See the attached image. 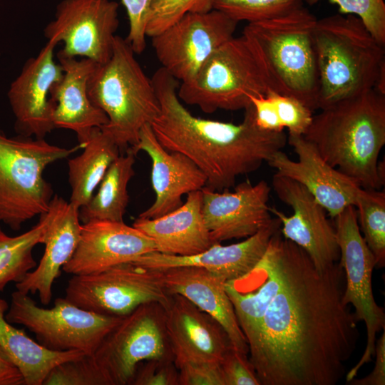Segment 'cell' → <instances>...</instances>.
Returning a JSON list of instances; mask_svg holds the SVG:
<instances>
[{"mask_svg": "<svg viewBox=\"0 0 385 385\" xmlns=\"http://www.w3.org/2000/svg\"><path fill=\"white\" fill-rule=\"evenodd\" d=\"M173 355L165 326V307L153 302L123 317L91 355L84 358L97 385L130 384L138 365Z\"/></svg>", "mask_w": 385, "mask_h": 385, "instance_id": "cell-9", "label": "cell"}, {"mask_svg": "<svg viewBox=\"0 0 385 385\" xmlns=\"http://www.w3.org/2000/svg\"><path fill=\"white\" fill-rule=\"evenodd\" d=\"M344 284L339 261L318 271L292 242L284 284L249 345L260 385H336L344 376L359 337Z\"/></svg>", "mask_w": 385, "mask_h": 385, "instance_id": "cell-1", "label": "cell"}, {"mask_svg": "<svg viewBox=\"0 0 385 385\" xmlns=\"http://www.w3.org/2000/svg\"><path fill=\"white\" fill-rule=\"evenodd\" d=\"M291 244L279 229L272 236L265 253L252 270L225 282L227 294L248 346L254 341L269 305L284 284Z\"/></svg>", "mask_w": 385, "mask_h": 385, "instance_id": "cell-16", "label": "cell"}, {"mask_svg": "<svg viewBox=\"0 0 385 385\" xmlns=\"http://www.w3.org/2000/svg\"><path fill=\"white\" fill-rule=\"evenodd\" d=\"M271 82L258 51L243 34L217 48L194 78L181 83L180 101L206 113L246 109L251 96H265Z\"/></svg>", "mask_w": 385, "mask_h": 385, "instance_id": "cell-7", "label": "cell"}, {"mask_svg": "<svg viewBox=\"0 0 385 385\" xmlns=\"http://www.w3.org/2000/svg\"><path fill=\"white\" fill-rule=\"evenodd\" d=\"M8 309L6 301L0 299V346L20 371L24 384L43 385L56 366L86 355L80 351H55L46 349L6 320L5 313Z\"/></svg>", "mask_w": 385, "mask_h": 385, "instance_id": "cell-28", "label": "cell"}, {"mask_svg": "<svg viewBox=\"0 0 385 385\" xmlns=\"http://www.w3.org/2000/svg\"><path fill=\"white\" fill-rule=\"evenodd\" d=\"M220 364L225 385H260L247 354L232 346Z\"/></svg>", "mask_w": 385, "mask_h": 385, "instance_id": "cell-38", "label": "cell"}, {"mask_svg": "<svg viewBox=\"0 0 385 385\" xmlns=\"http://www.w3.org/2000/svg\"><path fill=\"white\" fill-rule=\"evenodd\" d=\"M355 207L364 239L373 253L376 267L385 265V192L361 188Z\"/></svg>", "mask_w": 385, "mask_h": 385, "instance_id": "cell-32", "label": "cell"}, {"mask_svg": "<svg viewBox=\"0 0 385 385\" xmlns=\"http://www.w3.org/2000/svg\"><path fill=\"white\" fill-rule=\"evenodd\" d=\"M24 384L23 376L9 354L0 346V385Z\"/></svg>", "mask_w": 385, "mask_h": 385, "instance_id": "cell-43", "label": "cell"}, {"mask_svg": "<svg viewBox=\"0 0 385 385\" xmlns=\"http://www.w3.org/2000/svg\"><path fill=\"white\" fill-rule=\"evenodd\" d=\"M187 195L186 201L176 210L153 219L138 217L133 223L154 241L156 252L190 256L214 244L202 216L201 190Z\"/></svg>", "mask_w": 385, "mask_h": 385, "instance_id": "cell-27", "label": "cell"}, {"mask_svg": "<svg viewBox=\"0 0 385 385\" xmlns=\"http://www.w3.org/2000/svg\"><path fill=\"white\" fill-rule=\"evenodd\" d=\"M108 167L98 190L90 200L79 208L83 223L91 220L123 222L129 201L128 185L134 176L135 155L128 148Z\"/></svg>", "mask_w": 385, "mask_h": 385, "instance_id": "cell-30", "label": "cell"}, {"mask_svg": "<svg viewBox=\"0 0 385 385\" xmlns=\"http://www.w3.org/2000/svg\"><path fill=\"white\" fill-rule=\"evenodd\" d=\"M83 148L52 145L44 138H9L0 129V222L13 230L45 213L53 197L43 171Z\"/></svg>", "mask_w": 385, "mask_h": 385, "instance_id": "cell-8", "label": "cell"}, {"mask_svg": "<svg viewBox=\"0 0 385 385\" xmlns=\"http://www.w3.org/2000/svg\"><path fill=\"white\" fill-rule=\"evenodd\" d=\"M129 21V31L126 41L136 54H140L146 47V27L152 0H121Z\"/></svg>", "mask_w": 385, "mask_h": 385, "instance_id": "cell-39", "label": "cell"}, {"mask_svg": "<svg viewBox=\"0 0 385 385\" xmlns=\"http://www.w3.org/2000/svg\"><path fill=\"white\" fill-rule=\"evenodd\" d=\"M118 7L112 0H63L44 36L56 44L63 43L58 52L66 56L104 63L111 56L119 26Z\"/></svg>", "mask_w": 385, "mask_h": 385, "instance_id": "cell-14", "label": "cell"}, {"mask_svg": "<svg viewBox=\"0 0 385 385\" xmlns=\"http://www.w3.org/2000/svg\"><path fill=\"white\" fill-rule=\"evenodd\" d=\"M155 250L154 241L133 226L91 220L82 224L76 249L62 270L72 275L98 272Z\"/></svg>", "mask_w": 385, "mask_h": 385, "instance_id": "cell-20", "label": "cell"}, {"mask_svg": "<svg viewBox=\"0 0 385 385\" xmlns=\"http://www.w3.org/2000/svg\"><path fill=\"white\" fill-rule=\"evenodd\" d=\"M317 18L301 6L285 15L248 23L242 34L265 64L272 90L318 109L319 75L313 39Z\"/></svg>", "mask_w": 385, "mask_h": 385, "instance_id": "cell-5", "label": "cell"}, {"mask_svg": "<svg viewBox=\"0 0 385 385\" xmlns=\"http://www.w3.org/2000/svg\"><path fill=\"white\" fill-rule=\"evenodd\" d=\"M303 136L362 188L384 185L378 158L385 145V95L371 89L320 109Z\"/></svg>", "mask_w": 385, "mask_h": 385, "instance_id": "cell-3", "label": "cell"}, {"mask_svg": "<svg viewBox=\"0 0 385 385\" xmlns=\"http://www.w3.org/2000/svg\"><path fill=\"white\" fill-rule=\"evenodd\" d=\"M212 3L213 0H152L146 36L160 34L186 13L210 11Z\"/></svg>", "mask_w": 385, "mask_h": 385, "instance_id": "cell-34", "label": "cell"}, {"mask_svg": "<svg viewBox=\"0 0 385 385\" xmlns=\"http://www.w3.org/2000/svg\"><path fill=\"white\" fill-rule=\"evenodd\" d=\"M270 190L265 180L242 183L232 192L203 187L202 216L212 242L247 238L268 225Z\"/></svg>", "mask_w": 385, "mask_h": 385, "instance_id": "cell-18", "label": "cell"}, {"mask_svg": "<svg viewBox=\"0 0 385 385\" xmlns=\"http://www.w3.org/2000/svg\"><path fill=\"white\" fill-rule=\"evenodd\" d=\"M87 92L92 103L108 118L101 128L113 138L120 151L137 143L142 127L150 124L160 111L151 79L126 39L118 35L110 58L97 64L89 77Z\"/></svg>", "mask_w": 385, "mask_h": 385, "instance_id": "cell-6", "label": "cell"}, {"mask_svg": "<svg viewBox=\"0 0 385 385\" xmlns=\"http://www.w3.org/2000/svg\"><path fill=\"white\" fill-rule=\"evenodd\" d=\"M272 184L278 198L294 211L291 216H287L270 207L271 214L281 222L282 236L302 248L318 271L339 262L340 252L335 228L328 220L326 210L295 180L275 173Z\"/></svg>", "mask_w": 385, "mask_h": 385, "instance_id": "cell-15", "label": "cell"}, {"mask_svg": "<svg viewBox=\"0 0 385 385\" xmlns=\"http://www.w3.org/2000/svg\"><path fill=\"white\" fill-rule=\"evenodd\" d=\"M170 294L162 271L123 262L103 271L73 275L65 298L74 305L96 314L124 317L140 305L156 302L164 306Z\"/></svg>", "mask_w": 385, "mask_h": 385, "instance_id": "cell-11", "label": "cell"}, {"mask_svg": "<svg viewBox=\"0 0 385 385\" xmlns=\"http://www.w3.org/2000/svg\"><path fill=\"white\" fill-rule=\"evenodd\" d=\"M46 225L47 219L43 213L36 225L16 236L8 235L0 226V292L9 282L21 281L36 267L33 250L37 245L43 244Z\"/></svg>", "mask_w": 385, "mask_h": 385, "instance_id": "cell-31", "label": "cell"}, {"mask_svg": "<svg viewBox=\"0 0 385 385\" xmlns=\"http://www.w3.org/2000/svg\"><path fill=\"white\" fill-rule=\"evenodd\" d=\"M321 0H306L313 5ZM337 5L343 14H352L359 18L369 31L381 44L385 45L384 0H328Z\"/></svg>", "mask_w": 385, "mask_h": 385, "instance_id": "cell-35", "label": "cell"}, {"mask_svg": "<svg viewBox=\"0 0 385 385\" xmlns=\"http://www.w3.org/2000/svg\"><path fill=\"white\" fill-rule=\"evenodd\" d=\"M301 6L303 0H213L212 9L236 22L255 23L285 15Z\"/></svg>", "mask_w": 385, "mask_h": 385, "instance_id": "cell-33", "label": "cell"}, {"mask_svg": "<svg viewBox=\"0 0 385 385\" xmlns=\"http://www.w3.org/2000/svg\"><path fill=\"white\" fill-rule=\"evenodd\" d=\"M130 384L179 385L178 369L173 358H155L140 362Z\"/></svg>", "mask_w": 385, "mask_h": 385, "instance_id": "cell-37", "label": "cell"}, {"mask_svg": "<svg viewBox=\"0 0 385 385\" xmlns=\"http://www.w3.org/2000/svg\"><path fill=\"white\" fill-rule=\"evenodd\" d=\"M57 58L63 68V76L50 89L53 103L52 121L56 128L73 130L83 142L94 128L106 125V113L94 106L87 92L89 77L96 65L93 61L68 57L58 52Z\"/></svg>", "mask_w": 385, "mask_h": 385, "instance_id": "cell-25", "label": "cell"}, {"mask_svg": "<svg viewBox=\"0 0 385 385\" xmlns=\"http://www.w3.org/2000/svg\"><path fill=\"white\" fill-rule=\"evenodd\" d=\"M334 219L339 262L345 279L342 300L344 304L354 307L357 321L363 322L366 329L364 351L346 374L348 382L374 356L376 335L385 327V314L374 297L371 281L375 258L360 232L355 206H347Z\"/></svg>", "mask_w": 385, "mask_h": 385, "instance_id": "cell-12", "label": "cell"}, {"mask_svg": "<svg viewBox=\"0 0 385 385\" xmlns=\"http://www.w3.org/2000/svg\"><path fill=\"white\" fill-rule=\"evenodd\" d=\"M287 141L298 160H291L282 150L276 152L267 162L276 174L304 186L332 218L347 206L356 205L361 187L325 161L303 135L289 134Z\"/></svg>", "mask_w": 385, "mask_h": 385, "instance_id": "cell-17", "label": "cell"}, {"mask_svg": "<svg viewBox=\"0 0 385 385\" xmlns=\"http://www.w3.org/2000/svg\"><path fill=\"white\" fill-rule=\"evenodd\" d=\"M255 109V120L262 129L270 131H283L280 120L272 101L267 96H251Z\"/></svg>", "mask_w": 385, "mask_h": 385, "instance_id": "cell-41", "label": "cell"}, {"mask_svg": "<svg viewBox=\"0 0 385 385\" xmlns=\"http://www.w3.org/2000/svg\"><path fill=\"white\" fill-rule=\"evenodd\" d=\"M376 360L372 371L367 376L353 378L346 384L349 385H384L385 384V330L376 342Z\"/></svg>", "mask_w": 385, "mask_h": 385, "instance_id": "cell-42", "label": "cell"}, {"mask_svg": "<svg viewBox=\"0 0 385 385\" xmlns=\"http://www.w3.org/2000/svg\"><path fill=\"white\" fill-rule=\"evenodd\" d=\"M5 317L11 324L26 327L49 350L86 355H91L123 319L85 310L65 297L56 298L51 308L40 307L29 294L17 289L11 294Z\"/></svg>", "mask_w": 385, "mask_h": 385, "instance_id": "cell-10", "label": "cell"}, {"mask_svg": "<svg viewBox=\"0 0 385 385\" xmlns=\"http://www.w3.org/2000/svg\"><path fill=\"white\" fill-rule=\"evenodd\" d=\"M277 217L245 240L230 245L213 244L190 256H176L156 251L138 257L132 262L150 269L193 266L204 268L225 282L237 279L252 270L262 259L272 236L280 229Z\"/></svg>", "mask_w": 385, "mask_h": 385, "instance_id": "cell-24", "label": "cell"}, {"mask_svg": "<svg viewBox=\"0 0 385 385\" xmlns=\"http://www.w3.org/2000/svg\"><path fill=\"white\" fill-rule=\"evenodd\" d=\"M56 45L48 41L36 56L27 60L9 90L15 130L21 136L44 138L55 129L53 106L48 96L51 86L63 73L61 64L54 60Z\"/></svg>", "mask_w": 385, "mask_h": 385, "instance_id": "cell-19", "label": "cell"}, {"mask_svg": "<svg viewBox=\"0 0 385 385\" xmlns=\"http://www.w3.org/2000/svg\"><path fill=\"white\" fill-rule=\"evenodd\" d=\"M151 81L160 104L150 123L159 143L168 151L190 158L205 174L207 187L222 191L237 178L257 170L285 146L283 131L260 128L251 104L238 124L196 117L178 96V81L160 67Z\"/></svg>", "mask_w": 385, "mask_h": 385, "instance_id": "cell-2", "label": "cell"}, {"mask_svg": "<svg viewBox=\"0 0 385 385\" xmlns=\"http://www.w3.org/2000/svg\"><path fill=\"white\" fill-rule=\"evenodd\" d=\"M178 369L179 385H225L218 361H188Z\"/></svg>", "mask_w": 385, "mask_h": 385, "instance_id": "cell-40", "label": "cell"}, {"mask_svg": "<svg viewBox=\"0 0 385 385\" xmlns=\"http://www.w3.org/2000/svg\"><path fill=\"white\" fill-rule=\"evenodd\" d=\"M81 143L83 152L68 160L69 202L79 208L90 200L110 165L120 155L118 145L101 128H93Z\"/></svg>", "mask_w": 385, "mask_h": 385, "instance_id": "cell-29", "label": "cell"}, {"mask_svg": "<svg viewBox=\"0 0 385 385\" xmlns=\"http://www.w3.org/2000/svg\"><path fill=\"white\" fill-rule=\"evenodd\" d=\"M273 102L282 126L289 134L304 135L309 127L312 111L298 99L269 90L266 93Z\"/></svg>", "mask_w": 385, "mask_h": 385, "instance_id": "cell-36", "label": "cell"}, {"mask_svg": "<svg viewBox=\"0 0 385 385\" xmlns=\"http://www.w3.org/2000/svg\"><path fill=\"white\" fill-rule=\"evenodd\" d=\"M169 294H178L214 317L225 329L232 346L249 354L247 339L242 332L232 304L225 289V281L207 271L193 266L159 269Z\"/></svg>", "mask_w": 385, "mask_h": 385, "instance_id": "cell-26", "label": "cell"}, {"mask_svg": "<svg viewBox=\"0 0 385 385\" xmlns=\"http://www.w3.org/2000/svg\"><path fill=\"white\" fill-rule=\"evenodd\" d=\"M129 148L135 155L145 152L152 163L151 183L155 200L139 214L140 218L153 219L168 214L183 204V195L206 185L207 179L202 170L183 153L164 148L150 124L142 127L137 143Z\"/></svg>", "mask_w": 385, "mask_h": 385, "instance_id": "cell-22", "label": "cell"}, {"mask_svg": "<svg viewBox=\"0 0 385 385\" xmlns=\"http://www.w3.org/2000/svg\"><path fill=\"white\" fill-rule=\"evenodd\" d=\"M313 39L319 75L318 109L374 88L385 68L384 45L359 18L339 13L317 19Z\"/></svg>", "mask_w": 385, "mask_h": 385, "instance_id": "cell-4", "label": "cell"}, {"mask_svg": "<svg viewBox=\"0 0 385 385\" xmlns=\"http://www.w3.org/2000/svg\"><path fill=\"white\" fill-rule=\"evenodd\" d=\"M170 294L165 326L177 368L188 361L220 362L232 346L225 329L186 297Z\"/></svg>", "mask_w": 385, "mask_h": 385, "instance_id": "cell-21", "label": "cell"}, {"mask_svg": "<svg viewBox=\"0 0 385 385\" xmlns=\"http://www.w3.org/2000/svg\"><path fill=\"white\" fill-rule=\"evenodd\" d=\"M44 214L47 225L43 241V255L38 265L16 283V288L26 294L38 293L41 302L47 305L52 299L54 281L76 249L82 224L79 207L58 195L53 196Z\"/></svg>", "mask_w": 385, "mask_h": 385, "instance_id": "cell-23", "label": "cell"}, {"mask_svg": "<svg viewBox=\"0 0 385 385\" xmlns=\"http://www.w3.org/2000/svg\"><path fill=\"white\" fill-rule=\"evenodd\" d=\"M237 22L215 9L188 12L151 37L158 61L181 83L194 78L208 57L234 37Z\"/></svg>", "mask_w": 385, "mask_h": 385, "instance_id": "cell-13", "label": "cell"}]
</instances>
